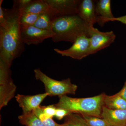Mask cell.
I'll return each instance as SVG.
<instances>
[{
  "mask_svg": "<svg viewBox=\"0 0 126 126\" xmlns=\"http://www.w3.org/2000/svg\"><path fill=\"white\" fill-rule=\"evenodd\" d=\"M6 11L5 20L0 25V60L11 66L24 52L25 44L21 37L20 11L13 7Z\"/></svg>",
  "mask_w": 126,
  "mask_h": 126,
  "instance_id": "1",
  "label": "cell"
},
{
  "mask_svg": "<svg viewBox=\"0 0 126 126\" xmlns=\"http://www.w3.org/2000/svg\"><path fill=\"white\" fill-rule=\"evenodd\" d=\"M92 28L77 14L59 16L52 25L55 35L52 39L55 43L65 41L73 44L81 36L90 38Z\"/></svg>",
  "mask_w": 126,
  "mask_h": 126,
  "instance_id": "2",
  "label": "cell"
},
{
  "mask_svg": "<svg viewBox=\"0 0 126 126\" xmlns=\"http://www.w3.org/2000/svg\"><path fill=\"white\" fill-rule=\"evenodd\" d=\"M105 94L92 97L72 98L67 95L60 97L58 103L54 104L56 108L62 109L82 116L101 117Z\"/></svg>",
  "mask_w": 126,
  "mask_h": 126,
  "instance_id": "3",
  "label": "cell"
},
{
  "mask_svg": "<svg viewBox=\"0 0 126 126\" xmlns=\"http://www.w3.org/2000/svg\"><path fill=\"white\" fill-rule=\"evenodd\" d=\"M34 73L36 79L44 84L46 93L48 96H57L60 97L68 94H75L78 86L72 83L70 78L62 81L55 80L48 77L39 68L34 69Z\"/></svg>",
  "mask_w": 126,
  "mask_h": 126,
  "instance_id": "4",
  "label": "cell"
},
{
  "mask_svg": "<svg viewBox=\"0 0 126 126\" xmlns=\"http://www.w3.org/2000/svg\"><path fill=\"white\" fill-rule=\"evenodd\" d=\"M11 66L0 60V109L14 97L16 86L11 77Z\"/></svg>",
  "mask_w": 126,
  "mask_h": 126,
  "instance_id": "5",
  "label": "cell"
},
{
  "mask_svg": "<svg viewBox=\"0 0 126 126\" xmlns=\"http://www.w3.org/2000/svg\"><path fill=\"white\" fill-rule=\"evenodd\" d=\"M116 37V35L112 31L102 32L94 27H92L88 56L109 47L114 42Z\"/></svg>",
  "mask_w": 126,
  "mask_h": 126,
  "instance_id": "6",
  "label": "cell"
},
{
  "mask_svg": "<svg viewBox=\"0 0 126 126\" xmlns=\"http://www.w3.org/2000/svg\"><path fill=\"white\" fill-rule=\"evenodd\" d=\"M20 34L23 43L28 45L39 44L55 35L52 30L41 29L34 26L20 27Z\"/></svg>",
  "mask_w": 126,
  "mask_h": 126,
  "instance_id": "7",
  "label": "cell"
},
{
  "mask_svg": "<svg viewBox=\"0 0 126 126\" xmlns=\"http://www.w3.org/2000/svg\"><path fill=\"white\" fill-rule=\"evenodd\" d=\"M90 38L82 36L77 39L69 48L60 50L55 48L54 50L62 56L70 57L74 59H82L88 56L90 44Z\"/></svg>",
  "mask_w": 126,
  "mask_h": 126,
  "instance_id": "8",
  "label": "cell"
},
{
  "mask_svg": "<svg viewBox=\"0 0 126 126\" xmlns=\"http://www.w3.org/2000/svg\"><path fill=\"white\" fill-rule=\"evenodd\" d=\"M58 16L78 14L79 0H46Z\"/></svg>",
  "mask_w": 126,
  "mask_h": 126,
  "instance_id": "9",
  "label": "cell"
},
{
  "mask_svg": "<svg viewBox=\"0 0 126 126\" xmlns=\"http://www.w3.org/2000/svg\"><path fill=\"white\" fill-rule=\"evenodd\" d=\"M48 96L47 93L34 95L18 94L16 96V101L22 108L23 113L31 112L40 106V104Z\"/></svg>",
  "mask_w": 126,
  "mask_h": 126,
  "instance_id": "10",
  "label": "cell"
},
{
  "mask_svg": "<svg viewBox=\"0 0 126 126\" xmlns=\"http://www.w3.org/2000/svg\"><path fill=\"white\" fill-rule=\"evenodd\" d=\"M77 15L90 27H94V25L98 22L95 3L93 0H81Z\"/></svg>",
  "mask_w": 126,
  "mask_h": 126,
  "instance_id": "11",
  "label": "cell"
},
{
  "mask_svg": "<svg viewBox=\"0 0 126 126\" xmlns=\"http://www.w3.org/2000/svg\"><path fill=\"white\" fill-rule=\"evenodd\" d=\"M101 117L110 126H126V109H111L103 106Z\"/></svg>",
  "mask_w": 126,
  "mask_h": 126,
  "instance_id": "12",
  "label": "cell"
},
{
  "mask_svg": "<svg viewBox=\"0 0 126 126\" xmlns=\"http://www.w3.org/2000/svg\"><path fill=\"white\" fill-rule=\"evenodd\" d=\"M110 0H99L95 4V10L98 17L97 23L102 27L110 19L114 18L111 6Z\"/></svg>",
  "mask_w": 126,
  "mask_h": 126,
  "instance_id": "13",
  "label": "cell"
},
{
  "mask_svg": "<svg viewBox=\"0 0 126 126\" xmlns=\"http://www.w3.org/2000/svg\"><path fill=\"white\" fill-rule=\"evenodd\" d=\"M58 17L53 10L41 14L34 26L41 29L52 30V25L55 20Z\"/></svg>",
  "mask_w": 126,
  "mask_h": 126,
  "instance_id": "14",
  "label": "cell"
},
{
  "mask_svg": "<svg viewBox=\"0 0 126 126\" xmlns=\"http://www.w3.org/2000/svg\"><path fill=\"white\" fill-rule=\"evenodd\" d=\"M52 10L46 0H32L29 4L21 12V14L31 13L40 15Z\"/></svg>",
  "mask_w": 126,
  "mask_h": 126,
  "instance_id": "15",
  "label": "cell"
},
{
  "mask_svg": "<svg viewBox=\"0 0 126 126\" xmlns=\"http://www.w3.org/2000/svg\"><path fill=\"white\" fill-rule=\"evenodd\" d=\"M104 106L111 109H126V100L118 93L111 96L104 95Z\"/></svg>",
  "mask_w": 126,
  "mask_h": 126,
  "instance_id": "16",
  "label": "cell"
},
{
  "mask_svg": "<svg viewBox=\"0 0 126 126\" xmlns=\"http://www.w3.org/2000/svg\"><path fill=\"white\" fill-rule=\"evenodd\" d=\"M18 118L21 124L26 126H45L33 111L23 113Z\"/></svg>",
  "mask_w": 126,
  "mask_h": 126,
  "instance_id": "17",
  "label": "cell"
},
{
  "mask_svg": "<svg viewBox=\"0 0 126 126\" xmlns=\"http://www.w3.org/2000/svg\"><path fill=\"white\" fill-rule=\"evenodd\" d=\"M63 126H90L82 115L71 113L65 117Z\"/></svg>",
  "mask_w": 126,
  "mask_h": 126,
  "instance_id": "18",
  "label": "cell"
},
{
  "mask_svg": "<svg viewBox=\"0 0 126 126\" xmlns=\"http://www.w3.org/2000/svg\"><path fill=\"white\" fill-rule=\"evenodd\" d=\"M39 15V14L31 13L21 14L19 20L20 27L34 26Z\"/></svg>",
  "mask_w": 126,
  "mask_h": 126,
  "instance_id": "19",
  "label": "cell"
},
{
  "mask_svg": "<svg viewBox=\"0 0 126 126\" xmlns=\"http://www.w3.org/2000/svg\"><path fill=\"white\" fill-rule=\"evenodd\" d=\"M33 112L45 126H57L58 124L55 122L52 118L46 115L40 106L35 109Z\"/></svg>",
  "mask_w": 126,
  "mask_h": 126,
  "instance_id": "20",
  "label": "cell"
},
{
  "mask_svg": "<svg viewBox=\"0 0 126 126\" xmlns=\"http://www.w3.org/2000/svg\"><path fill=\"white\" fill-rule=\"evenodd\" d=\"M82 116L90 126H110L105 119L102 118L94 116Z\"/></svg>",
  "mask_w": 126,
  "mask_h": 126,
  "instance_id": "21",
  "label": "cell"
},
{
  "mask_svg": "<svg viewBox=\"0 0 126 126\" xmlns=\"http://www.w3.org/2000/svg\"><path fill=\"white\" fill-rule=\"evenodd\" d=\"M32 0H16L14 1L13 7L18 9L21 13L27 6L29 4Z\"/></svg>",
  "mask_w": 126,
  "mask_h": 126,
  "instance_id": "22",
  "label": "cell"
},
{
  "mask_svg": "<svg viewBox=\"0 0 126 126\" xmlns=\"http://www.w3.org/2000/svg\"><path fill=\"white\" fill-rule=\"evenodd\" d=\"M41 107L44 113L47 116L52 118L55 116L56 108L54 105Z\"/></svg>",
  "mask_w": 126,
  "mask_h": 126,
  "instance_id": "23",
  "label": "cell"
},
{
  "mask_svg": "<svg viewBox=\"0 0 126 126\" xmlns=\"http://www.w3.org/2000/svg\"><path fill=\"white\" fill-rule=\"evenodd\" d=\"M71 113L72 112L68 110L56 108L55 116L58 120H61Z\"/></svg>",
  "mask_w": 126,
  "mask_h": 126,
  "instance_id": "24",
  "label": "cell"
},
{
  "mask_svg": "<svg viewBox=\"0 0 126 126\" xmlns=\"http://www.w3.org/2000/svg\"><path fill=\"white\" fill-rule=\"evenodd\" d=\"M118 21L126 25V15L119 17H114L112 19H110L108 21Z\"/></svg>",
  "mask_w": 126,
  "mask_h": 126,
  "instance_id": "25",
  "label": "cell"
},
{
  "mask_svg": "<svg viewBox=\"0 0 126 126\" xmlns=\"http://www.w3.org/2000/svg\"><path fill=\"white\" fill-rule=\"evenodd\" d=\"M118 93L121 97L126 100V81L122 89Z\"/></svg>",
  "mask_w": 126,
  "mask_h": 126,
  "instance_id": "26",
  "label": "cell"
},
{
  "mask_svg": "<svg viewBox=\"0 0 126 126\" xmlns=\"http://www.w3.org/2000/svg\"><path fill=\"white\" fill-rule=\"evenodd\" d=\"M57 126H63V125H62V124H58V125H57Z\"/></svg>",
  "mask_w": 126,
  "mask_h": 126,
  "instance_id": "27",
  "label": "cell"
},
{
  "mask_svg": "<svg viewBox=\"0 0 126 126\" xmlns=\"http://www.w3.org/2000/svg\"></svg>",
  "mask_w": 126,
  "mask_h": 126,
  "instance_id": "28",
  "label": "cell"
}]
</instances>
